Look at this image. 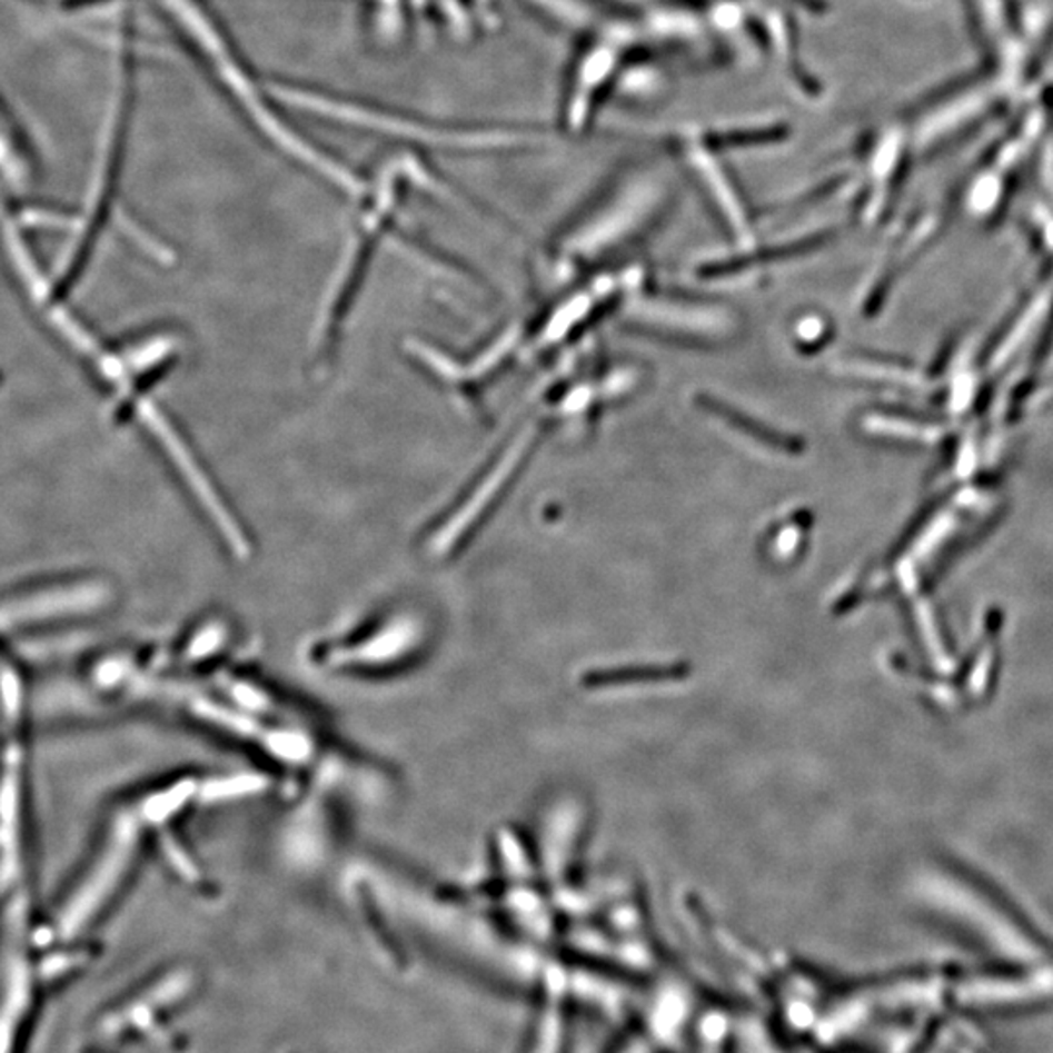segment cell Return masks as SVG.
Here are the masks:
<instances>
[{"instance_id":"obj_5","label":"cell","mask_w":1053,"mask_h":1053,"mask_svg":"<svg viewBox=\"0 0 1053 1053\" xmlns=\"http://www.w3.org/2000/svg\"><path fill=\"white\" fill-rule=\"evenodd\" d=\"M410 638V633L408 630H403V628H390L385 638L383 634L372 638L365 648L357 652V656L349 657V659H361V662H371V659H387V657L393 656L400 652V648L405 646V640Z\"/></svg>"},{"instance_id":"obj_6","label":"cell","mask_w":1053,"mask_h":1053,"mask_svg":"<svg viewBox=\"0 0 1053 1053\" xmlns=\"http://www.w3.org/2000/svg\"><path fill=\"white\" fill-rule=\"evenodd\" d=\"M191 791H193V784L182 783L175 786L170 793L162 794L159 798H155V801L151 802V816L162 819V817L175 814V809L180 808L183 802L190 798Z\"/></svg>"},{"instance_id":"obj_2","label":"cell","mask_w":1053,"mask_h":1053,"mask_svg":"<svg viewBox=\"0 0 1053 1053\" xmlns=\"http://www.w3.org/2000/svg\"><path fill=\"white\" fill-rule=\"evenodd\" d=\"M270 90L276 92V96L281 100H286L287 103H294L297 108H305V110L318 113L322 118L365 127V129L379 131L385 136L406 137V139H414V141H420V143L451 147V149H468V147L506 145V139L509 141V136L449 129V127H441L439 123H431L426 119L403 116L397 111L380 110L371 103L357 102V100H348V98H340V96L320 95V92H315L310 88L297 87V85H289V82H274Z\"/></svg>"},{"instance_id":"obj_3","label":"cell","mask_w":1053,"mask_h":1053,"mask_svg":"<svg viewBox=\"0 0 1053 1053\" xmlns=\"http://www.w3.org/2000/svg\"><path fill=\"white\" fill-rule=\"evenodd\" d=\"M630 315L646 325H656L689 334L695 338H716L732 328L726 310L701 307L695 302L667 301V299H638L630 307Z\"/></svg>"},{"instance_id":"obj_1","label":"cell","mask_w":1053,"mask_h":1053,"mask_svg":"<svg viewBox=\"0 0 1053 1053\" xmlns=\"http://www.w3.org/2000/svg\"><path fill=\"white\" fill-rule=\"evenodd\" d=\"M165 2L168 10L175 14L178 24H182L190 40L198 46L203 61L209 64V69L213 71L219 85L225 88V92H229L230 100L237 103L240 111L245 113V118L256 129H260L261 136L271 143L278 145V149L287 152L295 160H299L305 167L312 168L328 182L336 183L340 190L348 191L351 196L364 191V183L359 182V178L351 175L348 168L341 167L338 160L330 159L315 145L307 143V139L295 133L286 119L281 118L274 108V102L268 96L270 92L261 90L260 85L246 69L245 61H240V56L230 46L229 40H225L221 30L211 18L207 17L206 10L201 9L196 0H165Z\"/></svg>"},{"instance_id":"obj_4","label":"cell","mask_w":1053,"mask_h":1053,"mask_svg":"<svg viewBox=\"0 0 1053 1053\" xmlns=\"http://www.w3.org/2000/svg\"><path fill=\"white\" fill-rule=\"evenodd\" d=\"M1053 993V972H1037L1019 977H975L960 983V1003L972 1006L1022 1005L1040 1001Z\"/></svg>"},{"instance_id":"obj_7","label":"cell","mask_w":1053,"mask_h":1053,"mask_svg":"<svg viewBox=\"0 0 1053 1053\" xmlns=\"http://www.w3.org/2000/svg\"><path fill=\"white\" fill-rule=\"evenodd\" d=\"M264 783H261L260 776H238V778H232V781H227V783H215L213 786L207 788V794L211 796H219V798H225V796H237V794L254 793L261 788Z\"/></svg>"}]
</instances>
